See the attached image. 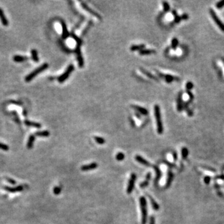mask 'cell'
I'll return each mask as SVG.
<instances>
[{"label":"cell","instance_id":"cell-1","mask_svg":"<svg viewBox=\"0 0 224 224\" xmlns=\"http://www.w3.org/2000/svg\"><path fill=\"white\" fill-rule=\"evenodd\" d=\"M48 67H49V64H48V63H44V64H43L42 65H41L40 67H37V69H36L35 70H34L33 71L31 72L30 74H29L27 75H26L24 78L25 82H31V81L35 77H36L38 74L44 71L45 70H46Z\"/></svg>","mask_w":224,"mask_h":224},{"label":"cell","instance_id":"cell-2","mask_svg":"<svg viewBox=\"0 0 224 224\" xmlns=\"http://www.w3.org/2000/svg\"><path fill=\"white\" fill-rule=\"evenodd\" d=\"M154 115H155L156 120L157 124V131L159 134H162L163 132L164 128L162 126V122L161 120V115L160 107L158 105H156L154 107Z\"/></svg>","mask_w":224,"mask_h":224},{"label":"cell","instance_id":"cell-3","mask_svg":"<svg viewBox=\"0 0 224 224\" xmlns=\"http://www.w3.org/2000/svg\"><path fill=\"white\" fill-rule=\"evenodd\" d=\"M140 207L141 210V223L146 224L147 222V202L145 197H141L140 199Z\"/></svg>","mask_w":224,"mask_h":224},{"label":"cell","instance_id":"cell-4","mask_svg":"<svg viewBox=\"0 0 224 224\" xmlns=\"http://www.w3.org/2000/svg\"><path fill=\"white\" fill-rule=\"evenodd\" d=\"M209 13H210V16H211L213 21L215 23L217 26L219 27L220 29L222 32H224V23L220 20V19L218 18V16L217 15L216 13L215 12V11L213 10V9H210V10H209Z\"/></svg>","mask_w":224,"mask_h":224},{"label":"cell","instance_id":"cell-5","mask_svg":"<svg viewBox=\"0 0 224 224\" xmlns=\"http://www.w3.org/2000/svg\"><path fill=\"white\" fill-rule=\"evenodd\" d=\"M74 66L73 65H70L69 67H67V69H66L65 72H64L63 74L61 75V76L58 77L57 80H58V82H60V83H62L64 82V81L66 80L67 78L69 77L70 74L74 71Z\"/></svg>","mask_w":224,"mask_h":224},{"label":"cell","instance_id":"cell-6","mask_svg":"<svg viewBox=\"0 0 224 224\" xmlns=\"http://www.w3.org/2000/svg\"><path fill=\"white\" fill-rule=\"evenodd\" d=\"M136 179H137V175H136L135 173L131 174L130 178H129V181H128V186H127V190H126L127 193L129 194L131 193V192H133V189H134Z\"/></svg>","mask_w":224,"mask_h":224},{"label":"cell","instance_id":"cell-7","mask_svg":"<svg viewBox=\"0 0 224 224\" xmlns=\"http://www.w3.org/2000/svg\"><path fill=\"white\" fill-rule=\"evenodd\" d=\"M156 72L159 77H161V78H165V80H166V82H167V83H172L173 81H177V82H179V81H180V78L177 77H175V76L171 75H169V74L165 75V74H161V73L159 72H158V71H156Z\"/></svg>","mask_w":224,"mask_h":224},{"label":"cell","instance_id":"cell-8","mask_svg":"<svg viewBox=\"0 0 224 224\" xmlns=\"http://www.w3.org/2000/svg\"><path fill=\"white\" fill-rule=\"evenodd\" d=\"M75 52L77 54L78 65H79L80 67H82L83 66V64H84V62H83V57H82V53H81L80 46H77V47L75 49Z\"/></svg>","mask_w":224,"mask_h":224},{"label":"cell","instance_id":"cell-9","mask_svg":"<svg viewBox=\"0 0 224 224\" xmlns=\"http://www.w3.org/2000/svg\"><path fill=\"white\" fill-rule=\"evenodd\" d=\"M177 109L179 112H182L184 109V102L183 100V92H181L178 95L177 100Z\"/></svg>","mask_w":224,"mask_h":224},{"label":"cell","instance_id":"cell-10","mask_svg":"<svg viewBox=\"0 0 224 224\" xmlns=\"http://www.w3.org/2000/svg\"><path fill=\"white\" fill-rule=\"evenodd\" d=\"M98 166H99V165L97 162H92V163H90L89 164L82 166L81 167V170L82 171H92V170L95 169L96 168H97Z\"/></svg>","mask_w":224,"mask_h":224},{"label":"cell","instance_id":"cell-11","mask_svg":"<svg viewBox=\"0 0 224 224\" xmlns=\"http://www.w3.org/2000/svg\"><path fill=\"white\" fill-rule=\"evenodd\" d=\"M82 6L83 7V8L84 9L85 11H87L88 13H90L92 15H93L94 16H95L97 18H98V19H102V17H101V16L100 15V14H98L97 13L95 12V11H94V10H92L91 8H89L85 3H82Z\"/></svg>","mask_w":224,"mask_h":224},{"label":"cell","instance_id":"cell-12","mask_svg":"<svg viewBox=\"0 0 224 224\" xmlns=\"http://www.w3.org/2000/svg\"><path fill=\"white\" fill-rule=\"evenodd\" d=\"M0 20H1V23L4 26H8L9 24L8 20L7 18L5 16V13H4L3 10L1 8H0Z\"/></svg>","mask_w":224,"mask_h":224},{"label":"cell","instance_id":"cell-13","mask_svg":"<svg viewBox=\"0 0 224 224\" xmlns=\"http://www.w3.org/2000/svg\"><path fill=\"white\" fill-rule=\"evenodd\" d=\"M135 159H136V160H137V161L139 162V163L141 164L144 165V166H147V167H149V166H151V164L149 163L148 161H146V159H144V158H143L142 156H141L137 155L135 156Z\"/></svg>","mask_w":224,"mask_h":224},{"label":"cell","instance_id":"cell-14","mask_svg":"<svg viewBox=\"0 0 224 224\" xmlns=\"http://www.w3.org/2000/svg\"><path fill=\"white\" fill-rule=\"evenodd\" d=\"M131 107H133L135 110H136L138 112L141 113V115H147L148 114V110L146 109V108H143V107L138 105H131Z\"/></svg>","mask_w":224,"mask_h":224},{"label":"cell","instance_id":"cell-15","mask_svg":"<svg viewBox=\"0 0 224 224\" xmlns=\"http://www.w3.org/2000/svg\"><path fill=\"white\" fill-rule=\"evenodd\" d=\"M29 59L28 57L27 56H19V55H16L13 57V60L16 62H23L24 61H27Z\"/></svg>","mask_w":224,"mask_h":224},{"label":"cell","instance_id":"cell-16","mask_svg":"<svg viewBox=\"0 0 224 224\" xmlns=\"http://www.w3.org/2000/svg\"><path fill=\"white\" fill-rule=\"evenodd\" d=\"M61 25H62V37L64 39H66L70 36V33L68 31L67 26L64 21H61Z\"/></svg>","mask_w":224,"mask_h":224},{"label":"cell","instance_id":"cell-17","mask_svg":"<svg viewBox=\"0 0 224 224\" xmlns=\"http://www.w3.org/2000/svg\"><path fill=\"white\" fill-rule=\"evenodd\" d=\"M24 123L26 126H28L35 127V128H41V124L40 123H36V122H34V121H29V120H26L24 121Z\"/></svg>","mask_w":224,"mask_h":224},{"label":"cell","instance_id":"cell-18","mask_svg":"<svg viewBox=\"0 0 224 224\" xmlns=\"http://www.w3.org/2000/svg\"><path fill=\"white\" fill-rule=\"evenodd\" d=\"M172 179H173V173L172 172V171H168V175H167V181H166V187L167 188L170 186L171 183L172 181Z\"/></svg>","mask_w":224,"mask_h":224},{"label":"cell","instance_id":"cell-19","mask_svg":"<svg viewBox=\"0 0 224 224\" xmlns=\"http://www.w3.org/2000/svg\"><path fill=\"white\" fill-rule=\"evenodd\" d=\"M31 57L34 62H39V57H38V54L37 50L35 49H32L31 51Z\"/></svg>","mask_w":224,"mask_h":224},{"label":"cell","instance_id":"cell-20","mask_svg":"<svg viewBox=\"0 0 224 224\" xmlns=\"http://www.w3.org/2000/svg\"><path fill=\"white\" fill-rule=\"evenodd\" d=\"M154 169L156 171V179L154 180V183L157 184V183L160 180V178L161 177V171L157 166H154Z\"/></svg>","mask_w":224,"mask_h":224},{"label":"cell","instance_id":"cell-21","mask_svg":"<svg viewBox=\"0 0 224 224\" xmlns=\"http://www.w3.org/2000/svg\"><path fill=\"white\" fill-rule=\"evenodd\" d=\"M148 198L150 199L151 203V205H152V207H153V209H154V210H159V205H158V203H157L156 202L155 200H154V199H153V197H151V196H149V195H148Z\"/></svg>","mask_w":224,"mask_h":224},{"label":"cell","instance_id":"cell-22","mask_svg":"<svg viewBox=\"0 0 224 224\" xmlns=\"http://www.w3.org/2000/svg\"><path fill=\"white\" fill-rule=\"evenodd\" d=\"M34 141H35V136L34 135H30V137H29V140L28 141H27V146L29 149L31 148L32 147Z\"/></svg>","mask_w":224,"mask_h":224},{"label":"cell","instance_id":"cell-23","mask_svg":"<svg viewBox=\"0 0 224 224\" xmlns=\"http://www.w3.org/2000/svg\"><path fill=\"white\" fill-rule=\"evenodd\" d=\"M145 48V44H140V45H133L130 48V49L131 51H141L144 49Z\"/></svg>","mask_w":224,"mask_h":224},{"label":"cell","instance_id":"cell-24","mask_svg":"<svg viewBox=\"0 0 224 224\" xmlns=\"http://www.w3.org/2000/svg\"><path fill=\"white\" fill-rule=\"evenodd\" d=\"M35 135L40 137H48L50 135V133L47 130L40 131L36 132L35 133Z\"/></svg>","mask_w":224,"mask_h":224},{"label":"cell","instance_id":"cell-25","mask_svg":"<svg viewBox=\"0 0 224 224\" xmlns=\"http://www.w3.org/2000/svg\"><path fill=\"white\" fill-rule=\"evenodd\" d=\"M140 70H141V72L143 73L144 74L146 75L147 76V77H149V78H151V79L155 80H158V78H157L156 77H155V76L153 75H152L150 72H149L148 71L146 70H145V69H143V68H141V69H140Z\"/></svg>","mask_w":224,"mask_h":224},{"label":"cell","instance_id":"cell-26","mask_svg":"<svg viewBox=\"0 0 224 224\" xmlns=\"http://www.w3.org/2000/svg\"><path fill=\"white\" fill-rule=\"evenodd\" d=\"M139 53L141 55H148L156 53V51L154 49H143L139 51Z\"/></svg>","mask_w":224,"mask_h":224},{"label":"cell","instance_id":"cell-27","mask_svg":"<svg viewBox=\"0 0 224 224\" xmlns=\"http://www.w3.org/2000/svg\"><path fill=\"white\" fill-rule=\"evenodd\" d=\"M172 15H173V16H174V22H175V23H180L181 21V16H179V15H178L177 14V12H176V11H175V10H172Z\"/></svg>","mask_w":224,"mask_h":224},{"label":"cell","instance_id":"cell-28","mask_svg":"<svg viewBox=\"0 0 224 224\" xmlns=\"http://www.w3.org/2000/svg\"><path fill=\"white\" fill-rule=\"evenodd\" d=\"M178 44H179V40L176 37H174L171 40V48L174 50L176 49L177 48Z\"/></svg>","mask_w":224,"mask_h":224},{"label":"cell","instance_id":"cell-29","mask_svg":"<svg viewBox=\"0 0 224 224\" xmlns=\"http://www.w3.org/2000/svg\"><path fill=\"white\" fill-rule=\"evenodd\" d=\"M94 140L99 145H103V144L105 143V140L104 138L100 137H94Z\"/></svg>","mask_w":224,"mask_h":224},{"label":"cell","instance_id":"cell-30","mask_svg":"<svg viewBox=\"0 0 224 224\" xmlns=\"http://www.w3.org/2000/svg\"><path fill=\"white\" fill-rule=\"evenodd\" d=\"M125 158V156L123 153L121 152H119L117 153V154L116 155V160L118 161H123Z\"/></svg>","mask_w":224,"mask_h":224},{"label":"cell","instance_id":"cell-31","mask_svg":"<svg viewBox=\"0 0 224 224\" xmlns=\"http://www.w3.org/2000/svg\"><path fill=\"white\" fill-rule=\"evenodd\" d=\"M181 153H182V156H183V159H186L189 154L188 149H187V148H186L183 147V148H182Z\"/></svg>","mask_w":224,"mask_h":224},{"label":"cell","instance_id":"cell-32","mask_svg":"<svg viewBox=\"0 0 224 224\" xmlns=\"http://www.w3.org/2000/svg\"><path fill=\"white\" fill-rule=\"evenodd\" d=\"M162 6H163L164 11L165 12H168L170 10V6L169 5V3L166 1H163L162 2Z\"/></svg>","mask_w":224,"mask_h":224},{"label":"cell","instance_id":"cell-33","mask_svg":"<svg viewBox=\"0 0 224 224\" xmlns=\"http://www.w3.org/2000/svg\"><path fill=\"white\" fill-rule=\"evenodd\" d=\"M6 190L10 192H17V191H21L23 190V187L21 186L17 187L16 188H11V187H6Z\"/></svg>","mask_w":224,"mask_h":224},{"label":"cell","instance_id":"cell-34","mask_svg":"<svg viewBox=\"0 0 224 224\" xmlns=\"http://www.w3.org/2000/svg\"><path fill=\"white\" fill-rule=\"evenodd\" d=\"M61 191H62V188L59 186H56L53 189V192L54 194L56 195H59L61 194Z\"/></svg>","mask_w":224,"mask_h":224},{"label":"cell","instance_id":"cell-35","mask_svg":"<svg viewBox=\"0 0 224 224\" xmlns=\"http://www.w3.org/2000/svg\"><path fill=\"white\" fill-rule=\"evenodd\" d=\"M194 86V83L192 82H187L186 84V88L187 90H191V89L193 88Z\"/></svg>","mask_w":224,"mask_h":224},{"label":"cell","instance_id":"cell-36","mask_svg":"<svg viewBox=\"0 0 224 224\" xmlns=\"http://www.w3.org/2000/svg\"><path fill=\"white\" fill-rule=\"evenodd\" d=\"M223 7H224V0L218 1V2H217V3H216V8H217V9H221Z\"/></svg>","mask_w":224,"mask_h":224},{"label":"cell","instance_id":"cell-37","mask_svg":"<svg viewBox=\"0 0 224 224\" xmlns=\"http://www.w3.org/2000/svg\"><path fill=\"white\" fill-rule=\"evenodd\" d=\"M149 180L146 179V181H143L140 184V187L141 188H145V187H147L149 185Z\"/></svg>","mask_w":224,"mask_h":224},{"label":"cell","instance_id":"cell-38","mask_svg":"<svg viewBox=\"0 0 224 224\" xmlns=\"http://www.w3.org/2000/svg\"><path fill=\"white\" fill-rule=\"evenodd\" d=\"M0 149H2L3 151H8L9 147L8 146H7L5 144L2 143H0Z\"/></svg>","mask_w":224,"mask_h":224},{"label":"cell","instance_id":"cell-39","mask_svg":"<svg viewBox=\"0 0 224 224\" xmlns=\"http://www.w3.org/2000/svg\"><path fill=\"white\" fill-rule=\"evenodd\" d=\"M186 93L187 94V95H188L189 97L190 100L192 101V100L194 99V95H193V94L190 90H186Z\"/></svg>","mask_w":224,"mask_h":224},{"label":"cell","instance_id":"cell-40","mask_svg":"<svg viewBox=\"0 0 224 224\" xmlns=\"http://www.w3.org/2000/svg\"><path fill=\"white\" fill-rule=\"evenodd\" d=\"M181 18L182 20H187L189 18V16L187 13H184V14H182Z\"/></svg>","mask_w":224,"mask_h":224},{"label":"cell","instance_id":"cell-41","mask_svg":"<svg viewBox=\"0 0 224 224\" xmlns=\"http://www.w3.org/2000/svg\"><path fill=\"white\" fill-rule=\"evenodd\" d=\"M210 177L209 176H206L205 178H204V183H205L206 184H209L210 182Z\"/></svg>","mask_w":224,"mask_h":224},{"label":"cell","instance_id":"cell-42","mask_svg":"<svg viewBox=\"0 0 224 224\" xmlns=\"http://www.w3.org/2000/svg\"><path fill=\"white\" fill-rule=\"evenodd\" d=\"M149 224H155V218L153 217H151L150 218V222Z\"/></svg>","mask_w":224,"mask_h":224},{"label":"cell","instance_id":"cell-43","mask_svg":"<svg viewBox=\"0 0 224 224\" xmlns=\"http://www.w3.org/2000/svg\"><path fill=\"white\" fill-rule=\"evenodd\" d=\"M11 102V103H13V104L16 105H21V104H22L21 102H18V101H12V102Z\"/></svg>","mask_w":224,"mask_h":224},{"label":"cell","instance_id":"cell-44","mask_svg":"<svg viewBox=\"0 0 224 224\" xmlns=\"http://www.w3.org/2000/svg\"><path fill=\"white\" fill-rule=\"evenodd\" d=\"M151 177V172H148L146 176V179H148V180L150 181Z\"/></svg>","mask_w":224,"mask_h":224},{"label":"cell","instance_id":"cell-45","mask_svg":"<svg viewBox=\"0 0 224 224\" xmlns=\"http://www.w3.org/2000/svg\"><path fill=\"white\" fill-rule=\"evenodd\" d=\"M173 158H174V160H175V161H176L177 159V155L176 152H174V153H173Z\"/></svg>","mask_w":224,"mask_h":224},{"label":"cell","instance_id":"cell-46","mask_svg":"<svg viewBox=\"0 0 224 224\" xmlns=\"http://www.w3.org/2000/svg\"><path fill=\"white\" fill-rule=\"evenodd\" d=\"M23 116H27V111H26V109L23 110Z\"/></svg>","mask_w":224,"mask_h":224},{"label":"cell","instance_id":"cell-47","mask_svg":"<svg viewBox=\"0 0 224 224\" xmlns=\"http://www.w3.org/2000/svg\"><path fill=\"white\" fill-rule=\"evenodd\" d=\"M217 177L220 178V179H224V175H223V174H222V175H221V176H218V177Z\"/></svg>","mask_w":224,"mask_h":224},{"label":"cell","instance_id":"cell-48","mask_svg":"<svg viewBox=\"0 0 224 224\" xmlns=\"http://www.w3.org/2000/svg\"><path fill=\"white\" fill-rule=\"evenodd\" d=\"M222 62H223V65H224V58H222Z\"/></svg>","mask_w":224,"mask_h":224}]
</instances>
